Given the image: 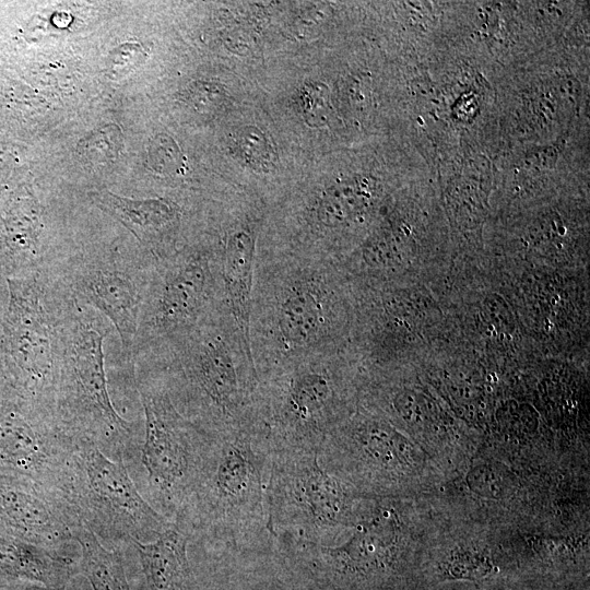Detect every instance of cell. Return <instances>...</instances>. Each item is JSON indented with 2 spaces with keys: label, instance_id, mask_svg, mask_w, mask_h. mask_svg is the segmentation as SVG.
Listing matches in <instances>:
<instances>
[{
  "label": "cell",
  "instance_id": "29",
  "mask_svg": "<svg viewBox=\"0 0 590 590\" xmlns=\"http://www.w3.org/2000/svg\"><path fill=\"white\" fill-rule=\"evenodd\" d=\"M0 590H67V587L52 588L39 583L14 580L3 586Z\"/></svg>",
  "mask_w": 590,
  "mask_h": 590
},
{
  "label": "cell",
  "instance_id": "5",
  "mask_svg": "<svg viewBox=\"0 0 590 590\" xmlns=\"http://www.w3.org/2000/svg\"><path fill=\"white\" fill-rule=\"evenodd\" d=\"M320 356L258 375L259 426L269 453L318 452L357 408L363 371L344 359Z\"/></svg>",
  "mask_w": 590,
  "mask_h": 590
},
{
  "label": "cell",
  "instance_id": "21",
  "mask_svg": "<svg viewBox=\"0 0 590 590\" xmlns=\"http://www.w3.org/2000/svg\"><path fill=\"white\" fill-rule=\"evenodd\" d=\"M373 194L361 185H343L327 191L317 206V219L327 227H339L366 211Z\"/></svg>",
  "mask_w": 590,
  "mask_h": 590
},
{
  "label": "cell",
  "instance_id": "10",
  "mask_svg": "<svg viewBox=\"0 0 590 590\" xmlns=\"http://www.w3.org/2000/svg\"><path fill=\"white\" fill-rule=\"evenodd\" d=\"M64 497L107 548L152 542L172 524L145 499L127 465L92 444L79 442Z\"/></svg>",
  "mask_w": 590,
  "mask_h": 590
},
{
  "label": "cell",
  "instance_id": "4",
  "mask_svg": "<svg viewBox=\"0 0 590 590\" xmlns=\"http://www.w3.org/2000/svg\"><path fill=\"white\" fill-rule=\"evenodd\" d=\"M269 450L256 432L211 433L200 474L184 517L191 540L226 550L271 541L267 531L264 477Z\"/></svg>",
  "mask_w": 590,
  "mask_h": 590
},
{
  "label": "cell",
  "instance_id": "1",
  "mask_svg": "<svg viewBox=\"0 0 590 590\" xmlns=\"http://www.w3.org/2000/svg\"><path fill=\"white\" fill-rule=\"evenodd\" d=\"M272 544L307 590H422L429 542L417 540L414 497H365L355 526L340 542Z\"/></svg>",
  "mask_w": 590,
  "mask_h": 590
},
{
  "label": "cell",
  "instance_id": "7",
  "mask_svg": "<svg viewBox=\"0 0 590 590\" xmlns=\"http://www.w3.org/2000/svg\"><path fill=\"white\" fill-rule=\"evenodd\" d=\"M364 498L330 474L316 451L269 453L264 506L274 541L333 545L355 526Z\"/></svg>",
  "mask_w": 590,
  "mask_h": 590
},
{
  "label": "cell",
  "instance_id": "28",
  "mask_svg": "<svg viewBox=\"0 0 590 590\" xmlns=\"http://www.w3.org/2000/svg\"><path fill=\"white\" fill-rule=\"evenodd\" d=\"M324 93L320 87L312 85L305 90L303 95L304 114L306 117L321 120L323 117Z\"/></svg>",
  "mask_w": 590,
  "mask_h": 590
},
{
  "label": "cell",
  "instance_id": "23",
  "mask_svg": "<svg viewBox=\"0 0 590 590\" xmlns=\"http://www.w3.org/2000/svg\"><path fill=\"white\" fill-rule=\"evenodd\" d=\"M122 145L120 128L116 125H107L83 138L76 145V153L88 166H105L118 158Z\"/></svg>",
  "mask_w": 590,
  "mask_h": 590
},
{
  "label": "cell",
  "instance_id": "12",
  "mask_svg": "<svg viewBox=\"0 0 590 590\" xmlns=\"http://www.w3.org/2000/svg\"><path fill=\"white\" fill-rule=\"evenodd\" d=\"M217 270L200 253L154 260L130 362L135 354L187 332L221 309Z\"/></svg>",
  "mask_w": 590,
  "mask_h": 590
},
{
  "label": "cell",
  "instance_id": "19",
  "mask_svg": "<svg viewBox=\"0 0 590 590\" xmlns=\"http://www.w3.org/2000/svg\"><path fill=\"white\" fill-rule=\"evenodd\" d=\"M188 530L172 522L152 542H133L150 590H196V580L188 558Z\"/></svg>",
  "mask_w": 590,
  "mask_h": 590
},
{
  "label": "cell",
  "instance_id": "26",
  "mask_svg": "<svg viewBox=\"0 0 590 590\" xmlns=\"http://www.w3.org/2000/svg\"><path fill=\"white\" fill-rule=\"evenodd\" d=\"M271 575L256 590H307L286 569L274 550H269Z\"/></svg>",
  "mask_w": 590,
  "mask_h": 590
},
{
  "label": "cell",
  "instance_id": "14",
  "mask_svg": "<svg viewBox=\"0 0 590 590\" xmlns=\"http://www.w3.org/2000/svg\"><path fill=\"white\" fill-rule=\"evenodd\" d=\"M9 347L17 370L13 392L52 411L56 332L50 286L44 271L32 273L15 292Z\"/></svg>",
  "mask_w": 590,
  "mask_h": 590
},
{
  "label": "cell",
  "instance_id": "17",
  "mask_svg": "<svg viewBox=\"0 0 590 590\" xmlns=\"http://www.w3.org/2000/svg\"><path fill=\"white\" fill-rule=\"evenodd\" d=\"M90 201L126 227L154 259L164 256V237L178 224L177 205L165 198L131 199L106 189L88 192Z\"/></svg>",
  "mask_w": 590,
  "mask_h": 590
},
{
  "label": "cell",
  "instance_id": "16",
  "mask_svg": "<svg viewBox=\"0 0 590 590\" xmlns=\"http://www.w3.org/2000/svg\"><path fill=\"white\" fill-rule=\"evenodd\" d=\"M255 239L250 232L238 229L227 239L223 264L219 267L222 297L234 320L241 350L257 369L251 349V317L253 308Z\"/></svg>",
  "mask_w": 590,
  "mask_h": 590
},
{
  "label": "cell",
  "instance_id": "2",
  "mask_svg": "<svg viewBox=\"0 0 590 590\" xmlns=\"http://www.w3.org/2000/svg\"><path fill=\"white\" fill-rule=\"evenodd\" d=\"M220 310L187 332L134 355L177 409L208 433L259 429L258 371L236 357Z\"/></svg>",
  "mask_w": 590,
  "mask_h": 590
},
{
  "label": "cell",
  "instance_id": "11",
  "mask_svg": "<svg viewBox=\"0 0 590 590\" xmlns=\"http://www.w3.org/2000/svg\"><path fill=\"white\" fill-rule=\"evenodd\" d=\"M154 260L108 250L54 261L45 271L67 295L110 322L130 362Z\"/></svg>",
  "mask_w": 590,
  "mask_h": 590
},
{
  "label": "cell",
  "instance_id": "6",
  "mask_svg": "<svg viewBox=\"0 0 590 590\" xmlns=\"http://www.w3.org/2000/svg\"><path fill=\"white\" fill-rule=\"evenodd\" d=\"M318 458L363 497H415L447 476L418 444L361 404L328 435Z\"/></svg>",
  "mask_w": 590,
  "mask_h": 590
},
{
  "label": "cell",
  "instance_id": "15",
  "mask_svg": "<svg viewBox=\"0 0 590 590\" xmlns=\"http://www.w3.org/2000/svg\"><path fill=\"white\" fill-rule=\"evenodd\" d=\"M82 526L59 492L34 481L0 473V532L70 553Z\"/></svg>",
  "mask_w": 590,
  "mask_h": 590
},
{
  "label": "cell",
  "instance_id": "24",
  "mask_svg": "<svg viewBox=\"0 0 590 590\" xmlns=\"http://www.w3.org/2000/svg\"><path fill=\"white\" fill-rule=\"evenodd\" d=\"M146 163L160 175L179 173L182 164L180 150L167 134H157L149 143Z\"/></svg>",
  "mask_w": 590,
  "mask_h": 590
},
{
  "label": "cell",
  "instance_id": "27",
  "mask_svg": "<svg viewBox=\"0 0 590 590\" xmlns=\"http://www.w3.org/2000/svg\"><path fill=\"white\" fill-rule=\"evenodd\" d=\"M239 143L241 150L246 152L245 155L250 157L252 161H263V163L268 162V145L262 134L258 131L253 133L251 129L250 131L244 133V135L241 134L239 138Z\"/></svg>",
  "mask_w": 590,
  "mask_h": 590
},
{
  "label": "cell",
  "instance_id": "30",
  "mask_svg": "<svg viewBox=\"0 0 590 590\" xmlns=\"http://www.w3.org/2000/svg\"><path fill=\"white\" fill-rule=\"evenodd\" d=\"M10 581H11V580H8V579H5V578L0 577V589H1L3 586H5L7 583H9Z\"/></svg>",
  "mask_w": 590,
  "mask_h": 590
},
{
  "label": "cell",
  "instance_id": "3",
  "mask_svg": "<svg viewBox=\"0 0 590 590\" xmlns=\"http://www.w3.org/2000/svg\"><path fill=\"white\" fill-rule=\"evenodd\" d=\"M48 281L56 332L54 415L78 442L96 446L127 468L133 465L142 436L116 411L105 368L104 342L113 326Z\"/></svg>",
  "mask_w": 590,
  "mask_h": 590
},
{
  "label": "cell",
  "instance_id": "20",
  "mask_svg": "<svg viewBox=\"0 0 590 590\" xmlns=\"http://www.w3.org/2000/svg\"><path fill=\"white\" fill-rule=\"evenodd\" d=\"M79 571L93 590H131L120 548H107L84 526L76 532Z\"/></svg>",
  "mask_w": 590,
  "mask_h": 590
},
{
  "label": "cell",
  "instance_id": "9",
  "mask_svg": "<svg viewBox=\"0 0 590 590\" xmlns=\"http://www.w3.org/2000/svg\"><path fill=\"white\" fill-rule=\"evenodd\" d=\"M282 276L264 316L268 339L284 356L272 368L332 353L356 315L344 284L326 268L294 267Z\"/></svg>",
  "mask_w": 590,
  "mask_h": 590
},
{
  "label": "cell",
  "instance_id": "8",
  "mask_svg": "<svg viewBox=\"0 0 590 590\" xmlns=\"http://www.w3.org/2000/svg\"><path fill=\"white\" fill-rule=\"evenodd\" d=\"M144 413L142 444L135 470H142L146 500L169 522L188 507L210 434L186 417L161 381L132 368Z\"/></svg>",
  "mask_w": 590,
  "mask_h": 590
},
{
  "label": "cell",
  "instance_id": "18",
  "mask_svg": "<svg viewBox=\"0 0 590 590\" xmlns=\"http://www.w3.org/2000/svg\"><path fill=\"white\" fill-rule=\"evenodd\" d=\"M78 560L70 553L0 532V577L8 580L63 588L79 571Z\"/></svg>",
  "mask_w": 590,
  "mask_h": 590
},
{
  "label": "cell",
  "instance_id": "25",
  "mask_svg": "<svg viewBox=\"0 0 590 590\" xmlns=\"http://www.w3.org/2000/svg\"><path fill=\"white\" fill-rule=\"evenodd\" d=\"M144 56V50L140 45L122 44L110 52L107 62L108 71L116 78H121L141 63Z\"/></svg>",
  "mask_w": 590,
  "mask_h": 590
},
{
  "label": "cell",
  "instance_id": "22",
  "mask_svg": "<svg viewBox=\"0 0 590 590\" xmlns=\"http://www.w3.org/2000/svg\"><path fill=\"white\" fill-rule=\"evenodd\" d=\"M430 590H589V583L564 581L529 573L486 582L442 585Z\"/></svg>",
  "mask_w": 590,
  "mask_h": 590
},
{
  "label": "cell",
  "instance_id": "13",
  "mask_svg": "<svg viewBox=\"0 0 590 590\" xmlns=\"http://www.w3.org/2000/svg\"><path fill=\"white\" fill-rule=\"evenodd\" d=\"M79 442L52 411L16 393L0 403V473L27 479L64 496Z\"/></svg>",
  "mask_w": 590,
  "mask_h": 590
}]
</instances>
